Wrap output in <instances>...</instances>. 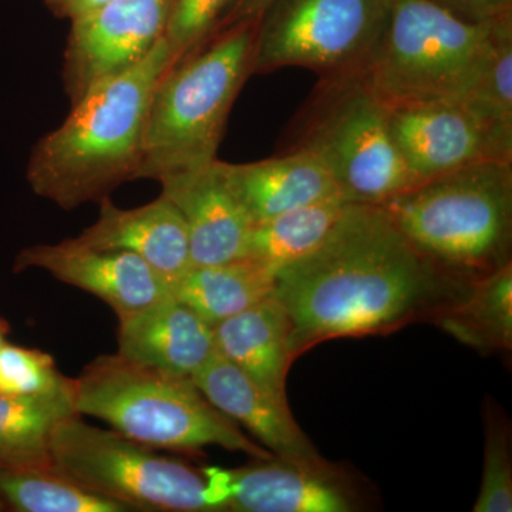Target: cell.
Segmentation results:
<instances>
[{
    "instance_id": "6da1fadb",
    "label": "cell",
    "mask_w": 512,
    "mask_h": 512,
    "mask_svg": "<svg viewBox=\"0 0 512 512\" xmlns=\"http://www.w3.org/2000/svg\"><path fill=\"white\" fill-rule=\"evenodd\" d=\"M463 278L421 254L382 205L349 204L325 241L275 274L292 359L330 339L393 332L457 299Z\"/></svg>"
},
{
    "instance_id": "7a4b0ae2",
    "label": "cell",
    "mask_w": 512,
    "mask_h": 512,
    "mask_svg": "<svg viewBox=\"0 0 512 512\" xmlns=\"http://www.w3.org/2000/svg\"><path fill=\"white\" fill-rule=\"evenodd\" d=\"M174 62L163 37L140 63L74 104L62 126L30 154L26 178L33 192L72 211L137 180L148 104Z\"/></svg>"
},
{
    "instance_id": "3957f363",
    "label": "cell",
    "mask_w": 512,
    "mask_h": 512,
    "mask_svg": "<svg viewBox=\"0 0 512 512\" xmlns=\"http://www.w3.org/2000/svg\"><path fill=\"white\" fill-rule=\"evenodd\" d=\"M73 406L110 429L156 450L200 453L217 446L254 460L274 454L215 409L190 377L121 356L101 355L73 379Z\"/></svg>"
},
{
    "instance_id": "277c9868",
    "label": "cell",
    "mask_w": 512,
    "mask_h": 512,
    "mask_svg": "<svg viewBox=\"0 0 512 512\" xmlns=\"http://www.w3.org/2000/svg\"><path fill=\"white\" fill-rule=\"evenodd\" d=\"M256 20L214 33L175 60L151 96L137 180L217 160L225 126L252 74Z\"/></svg>"
},
{
    "instance_id": "5b68a950",
    "label": "cell",
    "mask_w": 512,
    "mask_h": 512,
    "mask_svg": "<svg viewBox=\"0 0 512 512\" xmlns=\"http://www.w3.org/2000/svg\"><path fill=\"white\" fill-rule=\"evenodd\" d=\"M382 207L421 254L450 274L474 279L511 262L512 161L457 168Z\"/></svg>"
},
{
    "instance_id": "8992f818",
    "label": "cell",
    "mask_w": 512,
    "mask_h": 512,
    "mask_svg": "<svg viewBox=\"0 0 512 512\" xmlns=\"http://www.w3.org/2000/svg\"><path fill=\"white\" fill-rule=\"evenodd\" d=\"M498 19L470 22L433 0H392L382 40L360 77L387 107L464 103L480 82Z\"/></svg>"
},
{
    "instance_id": "52a82bcc",
    "label": "cell",
    "mask_w": 512,
    "mask_h": 512,
    "mask_svg": "<svg viewBox=\"0 0 512 512\" xmlns=\"http://www.w3.org/2000/svg\"><path fill=\"white\" fill-rule=\"evenodd\" d=\"M295 131L291 148L318 158L349 204L382 205L413 185L390 133L389 107L360 76L322 80Z\"/></svg>"
},
{
    "instance_id": "ba28073f",
    "label": "cell",
    "mask_w": 512,
    "mask_h": 512,
    "mask_svg": "<svg viewBox=\"0 0 512 512\" xmlns=\"http://www.w3.org/2000/svg\"><path fill=\"white\" fill-rule=\"evenodd\" d=\"M50 450L56 471L130 511L221 512L202 470L79 414L56 427Z\"/></svg>"
},
{
    "instance_id": "9c48e42d",
    "label": "cell",
    "mask_w": 512,
    "mask_h": 512,
    "mask_svg": "<svg viewBox=\"0 0 512 512\" xmlns=\"http://www.w3.org/2000/svg\"><path fill=\"white\" fill-rule=\"evenodd\" d=\"M392 0H275L256 20L252 74L305 67L322 80L362 76Z\"/></svg>"
},
{
    "instance_id": "30bf717a",
    "label": "cell",
    "mask_w": 512,
    "mask_h": 512,
    "mask_svg": "<svg viewBox=\"0 0 512 512\" xmlns=\"http://www.w3.org/2000/svg\"><path fill=\"white\" fill-rule=\"evenodd\" d=\"M174 0H109L70 22L63 83L72 106L136 66L165 36Z\"/></svg>"
},
{
    "instance_id": "8fae6325",
    "label": "cell",
    "mask_w": 512,
    "mask_h": 512,
    "mask_svg": "<svg viewBox=\"0 0 512 512\" xmlns=\"http://www.w3.org/2000/svg\"><path fill=\"white\" fill-rule=\"evenodd\" d=\"M389 126L413 185L478 161H512L511 144L463 101L397 104L389 107Z\"/></svg>"
},
{
    "instance_id": "7c38bea8",
    "label": "cell",
    "mask_w": 512,
    "mask_h": 512,
    "mask_svg": "<svg viewBox=\"0 0 512 512\" xmlns=\"http://www.w3.org/2000/svg\"><path fill=\"white\" fill-rule=\"evenodd\" d=\"M221 512H352L357 494L329 463L274 457L239 468H202Z\"/></svg>"
},
{
    "instance_id": "4fadbf2b",
    "label": "cell",
    "mask_w": 512,
    "mask_h": 512,
    "mask_svg": "<svg viewBox=\"0 0 512 512\" xmlns=\"http://www.w3.org/2000/svg\"><path fill=\"white\" fill-rule=\"evenodd\" d=\"M32 268L92 293L113 309L119 322L171 296L167 279L140 256L83 247L73 238L22 249L13 271Z\"/></svg>"
},
{
    "instance_id": "5bb4252c",
    "label": "cell",
    "mask_w": 512,
    "mask_h": 512,
    "mask_svg": "<svg viewBox=\"0 0 512 512\" xmlns=\"http://www.w3.org/2000/svg\"><path fill=\"white\" fill-rule=\"evenodd\" d=\"M161 195L183 217L192 266L224 264L248 254L252 224L229 187L222 161L161 178Z\"/></svg>"
},
{
    "instance_id": "9a60e30c",
    "label": "cell",
    "mask_w": 512,
    "mask_h": 512,
    "mask_svg": "<svg viewBox=\"0 0 512 512\" xmlns=\"http://www.w3.org/2000/svg\"><path fill=\"white\" fill-rule=\"evenodd\" d=\"M192 382L215 409L244 427L275 457L312 466L328 463L293 419L289 404L279 402L218 353Z\"/></svg>"
},
{
    "instance_id": "2e32d148",
    "label": "cell",
    "mask_w": 512,
    "mask_h": 512,
    "mask_svg": "<svg viewBox=\"0 0 512 512\" xmlns=\"http://www.w3.org/2000/svg\"><path fill=\"white\" fill-rule=\"evenodd\" d=\"M73 239L83 247L140 256L170 285L192 266L183 217L161 194L157 200L128 210L103 198L97 221Z\"/></svg>"
},
{
    "instance_id": "e0dca14e",
    "label": "cell",
    "mask_w": 512,
    "mask_h": 512,
    "mask_svg": "<svg viewBox=\"0 0 512 512\" xmlns=\"http://www.w3.org/2000/svg\"><path fill=\"white\" fill-rule=\"evenodd\" d=\"M117 345L127 359L190 379L217 353L214 326L173 295L120 320Z\"/></svg>"
},
{
    "instance_id": "ac0fdd59",
    "label": "cell",
    "mask_w": 512,
    "mask_h": 512,
    "mask_svg": "<svg viewBox=\"0 0 512 512\" xmlns=\"http://www.w3.org/2000/svg\"><path fill=\"white\" fill-rule=\"evenodd\" d=\"M222 170L254 225L313 202L342 197L325 165L301 148L255 163L222 161Z\"/></svg>"
},
{
    "instance_id": "d6986e66",
    "label": "cell",
    "mask_w": 512,
    "mask_h": 512,
    "mask_svg": "<svg viewBox=\"0 0 512 512\" xmlns=\"http://www.w3.org/2000/svg\"><path fill=\"white\" fill-rule=\"evenodd\" d=\"M214 336L218 355L279 402L288 403L286 376L293 362L291 322L274 293L247 311L217 323Z\"/></svg>"
},
{
    "instance_id": "ffe728a7",
    "label": "cell",
    "mask_w": 512,
    "mask_h": 512,
    "mask_svg": "<svg viewBox=\"0 0 512 512\" xmlns=\"http://www.w3.org/2000/svg\"><path fill=\"white\" fill-rule=\"evenodd\" d=\"M275 272L251 256L224 264L191 266L170 285L171 295L211 326L271 296Z\"/></svg>"
},
{
    "instance_id": "44dd1931",
    "label": "cell",
    "mask_w": 512,
    "mask_h": 512,
    "mask_svg": "<svg viewBox=\"0 0 512 512\" xmlns=\"http://www.w3.org/2000/svg\"><path fill=\"white\" fill-rule=\"evenodd\" d=\"M434 316L440 328L470 348L483 353L511 350V262L471 279L466 291Z\"/></svg>"
},
{
    "instance_id": "7402d4cb",
    "label": "cell",
    "mask_w": 512,
    "mask_h": 512,
    "mask_svg": "<svg viewBox=\"0 0 512 512\" xmlns=\"http://www.w3.org/2000/svg\"><path fill=\"white\" fill-rule=\"evenodd\" d=\"M76 414L69 396L25 399L0 394V470L53 468V433Z\"/></svg>"
},
{
    "instance_id": "603a6c76",
    "label": "cell",
    "mask_w": 512,
    "mask_h": 512,
    "mask_svg": "<svg viewBox=\"0 0 512 512\" xmlns=\"http://www.w3.org/2000/svg\"><path fill=\"white\" fill-rule=\"evenodd\" d=\"M349 202L329 198L254 225L248 254L275 272L319 247Z\"/></svg>"
},
{
    "instance_id": "cb8c5ba5",
    "label": "cell",
    "mask_w": 512,
    "mask_h": 512,
    "mask_svg": "<svg viewBox=\"0 0 512 512\" xmlns=\"http://www.w3.org/2000/svg\"><path fill=\"white\" fill-rule=\"evenodd\" d=\"M0 500L18 512H130L74 483L55 468L0 470Z\"/></svg>"
},
{
    "instance_id": "d4e9b609",
    "label": "cell",
    "mask_w": 512,
    "mask_h": 512,
    "mask_svg": "<svg viewBox=\"0 0 512 512\" xmlns=\"http://www.w3.org/2000/svg\"><path fill=\"white\" fill-rule=\"evenodd\" d=\"M464 103L504 143L512 146V13L495 22L493 45L484 72Z\"/></svg>"
},
{
    "instance_id": "484cf974",
    "label": "cell",
    "mask_w": 512,
    "mask_h": 512,
    "mask_svg": "<svg viewBox=\"0 0 512 512\" xmlns=\"http://www.w3.org/2000/svg\"><path fill=\"white\" fill-rule=\"evenodd\" d=\"M0 394L25 399H73V379L60 373L49 353L12 345L6 340L0 348Z\"/></svg>"
},
{
    "instance_id": "4316f807",
    "label": "cell",
    "mask_w": 512,
    "mask_h": 512,
    "mask_svg": "<svg viewBox=\"0 0 512 512\" xmlns=\"http://www.w3.org/2000/svg\"><path fill=\"white\" fill-rule=\"evenodd\" d=\"M473 511H512L510 436L503 421L491 414L485 431L483 480Z\"/></svg>"
},
{
    "instance_id": "83f0119b",
    "label": "cell",
    "mask_w": 512,
    "mask_h": 512,
    "mask_svg": "<svg viewBox=\"0 0 512 512\" xmlns=\"http://www.w3.org/2000/svg\"><path fill=\"white\" fill-rule=\"evenodd\" d=\"M231 3L232 0H174L164 36L174 60L210 39Z\"/></svg>"
},
{
    "instance_id": "f1b7e54d",
    "label": "cell",
    "mask_w": 512,
    "mask_h": 512,
    "mask_svg": "<svg viewBox=\"0 0 512 512\" xmlns=\"http://www.w3.org/2000/svg\"><path fill=\"white\" fill-rule=\"evenodd\" d=\"M470 22H491L511 13L512 0H433Z\"/></svg>"
},
{
    "instance_id": "f546056e",
    "label": "cell",
    "mask_w": 512,
    "mask_h": 512,
    "mask_svg": "<svg viewBox=\"0 0 512 512\" xmlns=\"http://www.w3.org/2000/svg\"><path fill=\"white\" fill-rule=\"evenodd\" d=\"M274 2L275 0H232L231 5H229L225 15L222 16L221 22L218 23L214 33L232 28L235 25H241V23L258 20L259 16L265 12V9Z\"/></svg>"
},
{
    "instance_id": "4dcf8cb0",
    "label": "cell",
    "mask_w": 512,
    "mask_h": 512,
    "mask_svg": "<svg viewBox=\"0 0 512 512\" xmlns=\"http://www.w3.org/2000/svg\"><path fill=\"white\" fill-rule=\"evenodd\" d=\"M43 2L56 18L72 22L109 0H43Z\"/></svg>"
},
{
    "instance_id": "1f68e13d",
    "label": "cell",
    "mask_w": 512,
    "mask_h": 512,
    "mask_svg": "<svg viewBox=\"0 0 512 512\" xmlns=\"http://www.w3.org/2000/svg\"><path fill=\"white\" fill-rule=\"evenodd\" d=\"M9 333L10 325L8 320L3 319L2 316H0V348H2L3 343L6 342V338H8Z\"/></svg>"
},
{
    "instance_id": "d6a6232c",
    "label": "cell",
    "mask_w": 512,
    "mask_h": 512,
    "mask_svg": "<svg viewBox=\"0 0 512 512\" xmlns=\"http://www.w3.org/2000/svg\"><path fill=\"white\" fill-rule=\"evenodd\" d=\"M6 507L5 504L2 503V500H0V511H5Z\"/></svg>"
}]
</instances>
